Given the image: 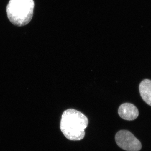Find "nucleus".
Segmentation results:
<instances>
[{"instance_id":"f257e3e1","label":"nucleus","mask_w":151,"mask_h":151,"mask_svg":"<svg viewBox=\"0 0 151 151\" xmlns=\"http://www.w3.org/2000/svg\"><path fill=\"white\" fill-rule=\"evenodd\" d=\"M89 121L83 113L73 109L63 112L60 123V129L68 139L81 140L85 136V129Z\"/></svg>"},{"instance_id":"f03ea898","label":"nucleus","mask_w":151,"mask_h":151,"mask_svg":"<svg viewBox=\"0 0 151 151\" xmlns=\"http://www.w3.org/2000/svg\"><path fill=\"white\" fill-rule=\"evenodd\" d=\"M34 6L33 0H10L6 7L9 19L17 26L26 25L32 18Z\"/></svg>"},{"instance_id":"7ed1b4c3","label":"nucleus","mask_w":151,"mask_h":151,"mask_svg":"<svg viewBox=\"0 0 151 151\" xmlns=\"http://www.w3.org/2000/svg\"><path fill=\"white\" fill-rule=\"evenodd\" d=\"M115 140L121 148L127 151H139L142 149L140 142L131 132L121 130L116 134Z\"/></svg>"},{"instance_id":"20e7f679","label":"nucleus","mask_w":151,"mask_h":151,"mask_svg":"<svg viewBox=\"0 0 151 151\" xmlns=\"http://www.w3.org/2000/svg\"><path fill=\"white\" fill-rule=\"evenodd\" d=\"M119 116L127 121H133L139 116V111L137 108L133 104L125 103L119 107L118 110Z\"/></svg>"},{"instance_id":"39448f33","label":"nucleus","mask_w":151,"mask_h":151,"mask_svg":"<svg viewBox=\"0 0 151 151\" xmlns=\"http://www.w3.org/2000/svg\"><path fill=\"white\" fill-rule=\"evenodd\" d=\"M139 90L143 100L151 106V80L148 79L143 80L139 86Z\"/></svg>"}]
</instances>
